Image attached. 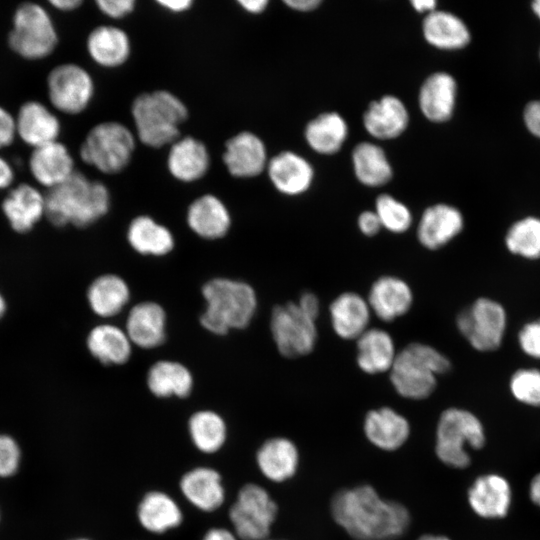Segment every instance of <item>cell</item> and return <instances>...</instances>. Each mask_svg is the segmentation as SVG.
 <instances>
[{"label":"cell","instance_id":"cell-1","mask_svg":"<svg viewBox=\"0 0 540 540\" xmlns=\"http://www.w3.org/2000/svg\"><path fill=\"white\" fill-rule=\"evenodd\" d=\"M335 522L355 540H394L409 527L407 508L380 497L371 485L337 491L331 500Z\"/></svg>","mask_w":540,"mask_h":540},{"label":"cell","instance_id":"cell-2","mask_svg":"<svg viewBox=\"0 0 540 540\" xmlns=\"http://www.w3.org/2000/svg\"><path fill=\"white\" fill-rule=\"evenodd\" d=\"M109 207L107 187L78 171L45 193V217L57 227L90 226L102 218Z\"/></svg>","mask_w":540,"mask_h":540},{"label":"cell","instance_id":"cell-3","mask_svg":"<svg viewBox=\"0 0 540 540\" xmlns=\"http://www.w3.org/2000/svg\"><path fill=\"white\" fill-rule=\"evenodd\" d=\"M206 308L200 316L204 329L224 335L231 329H244L253 320L258 300L248 283L229 278H214L202 288Z\"/></svg>","mask_w":540,"mask_h":540},{"label":"cell","instance_id":"cell-4","mask_svg":"<svg viewBox=\"0 0 540 540\" xmlns=\"http://www.w3.org/2000/svg\"><path fill=\"white\" fill-rule=\"evenodd\" d=\"M137 138L146 146L161 148L180 138V126L188 117L185 104L167 90L138 95L131 108Z\"/></svg>","mask_w":540,"mask_h":540},{"label":"cell","instance_id":"cell-5","mask_svg":"<svg viewBox=\"0 0 540 540\" xmlns=\"http://www.w3.org/2000/svg\"><path fill=\"white\" fill-rule=\"evenodd\" d=\"M450 369L449 358L435 347L412 342L398 351L389 371V378L400 396L411 400H423L435 391L437 377Z\"/></svg>","mask_w":540,"mask_h":540},{"label":"cell","instance_id":"cell-6","mask_svg":"<svg viewBox=\"0 0 540 540\" xmlns=\"http://www.w3.org/2000/svg\"><path fill=\"white\" fill-rule=\"evenodd\" d=\"M487 442L482 420L462 407H448L440 414L435 433V454L444 465L463 470L471 465L469 449L481 450Z\"/></svg>","mask_w":540,"mask_h":540},{"label":"cell","instance_id":"cell-7","mask_svg":"<svg viewBox=\"0 0 540 540\" xmlns=\"http://www.w3.org/2000/svg\"><path fill=\"white\" fill-rule=\"evenodd\" d=\"M7 41L16 55L36 61L53 53L58 44V34L45 7L36 2H23L13 13Z\"/></svg>","mask_w":540,"mask_h":540},{"label":"cell","instance_id":"cell-8","mask_svg":"<svg viewBox=\"0 0 540 540\" xmlns=\"http://www.w3.org/2000/svg\"><path fill=\"white\" fill-rule=\"evenodd\" d=\"M135 136L124 124L105 121L93 126L79 150L86 164L104 174H116L130 163L135 150Z\"/></svg>","mask_w":540,"mask_h":540},{"label":"cell","instance_id":"cell-9","mask_svg":"<svg viewBox=\"0 0 540 540\" xmlns=\"http://www.w3.org/2000/svg\"><path fill=\"white\" fill-rule=\"evenodd\" d=\"M507 322L506 309L500 302L479 297L459 312L456 327L474 350L492 352L502 345Z\"/></svg>","mask_w":540,"mask_h":540},{"label":"cell","instance_id":"cell-10","mask_svg":"<svg viewBox=\"0 0 540 540\" xmlns=\"http://www.w3.org/2000/svg\"><path fill=\"white\" fill-rule=\"evenodd\" d=\"M316 321L297 302L275 306L270 317V331L279 353L286 358L310 354L318 339Z\"/></svg>","mask_w":540,"mask_h":540},{"label":"cell","instance_id":"cell-11","mask_svg":"<svg viewBox=\"0 0 540 540\" xmlns=\"http://www.w3.org/2000/svg\"><path fill=\"white\" fill-rule=\"evenodd\" d=\"M277 504L262 486L245 484L229 509L234 533L241 540H266L277 516Z\"/></svg>","mask_w":540,"mask_h":540},{"label":"cell","instance_id":"cell-12","mask_svg":"<svg viewBox=\"0 0 540 540\" xmlns=\"http://www.w3.org/2000/svg\"><path fill=\"white\" fill-rule=\"evenodd\" d=\"M46 87L52 107L68 115L83 112L94 95L91 75L75 63H62L52 68L46 78Z\"/></svg>","mask_w":540,"mask_h":540},{"label":"cell","instance_id":"cell-13","mask_svg":"<svg viewBox=\"0 0 540 540\" xmlns=\"http://www.w3.org/2000/svg\"><path fill=\"white\" fill-rule=\"evenodd\" d=\"M470 510L483 520L506 518L513 504V489L507 477L497 472L476 476L467 489Z\"/></svg>","mask_w":540,"mask_h":540},{"label":"cell","instance_id":"cell-14","mask_svg":"<svg viewBox=\"0 0 540 540\" xmlns=\"http://www.w3.org/2000/svg\"><path fill=\"white\" fill-rule=\"evenodd\" d=\"M17 137L32 149L58 141L61 123L57 115L38 100L21 104L16 115Z\"/></svg>","mask_w":540,"mask_h":540},{"label":"cell","instance_id":"cell-15","mask_svg":"<svg viewBox=\"0 0 540 540\" xmlns=\"http://www.w3.org/2000/svg\"><path fill=\"white\" fill-rule=\"evenodd\" d=\"M367 301L372 314L384 322H392L409 312L414 295L404 279L383 275L372 283Z\"/></svg>","mask_w":540,"mask_h":540},{"label":"cell","instance_id":"cell-16","mask_svg":"<svg viewBox=\"0 0 540 540\" xmlns=\"http://www.w3.org/2000/svg\"><path fill=\"white\" fill-rule=\"evenodd\" d=\"M28 168L35 182L47 190L63 183L76 171L73 156L59 140L32 149Z\"/></svg>","mask_w":540,"mask_h":540},{"label":"cell","instance_id":"cell-17","mask_svg":"<svg viewBox=\"0 0 540 540\" xmlns=\"http://www.w3.org/2000/svg\"><path fill=\"white\" fill-rule=\"evenodd\" d=\"M1 210L15 232L27 233L45 216V194L34 185L20 183L9 189Z\"/></svg>","mask_w":540,"mask_h":540},{"label":"cell","instance_id":"cell-18","mask_svg":"<svg viewBox=\"0 0 540 540\" xmlns=\"http://www.w3.org/2000/svg\"><path fill=\"white\" fill-rule=\"evenodd\" d=\"M464 226L461 212L448 204L427 207L417 226V239L428 250H438L457 237Z\"/></svg>","mask_w":540,"mask_h":540},{"label":"cell","instance_id":"cell-19","mask_svg":"<svg viewBox=\"0 0 540 540\" xmlns=\"http://www.w3.org/2000/svg\"><path fill=\"white\" fill-rule=\"evenodd\" d=\"M372 311L367 298L346 291L329 305L330 323L334 333L343 340H357L370 326Z\"/></svg>","mask_w":540,"mask_h":540},{"label":"cell","instance_id":"cell-20","mask_svg":"<svg viewBox=\"0 0 540 540\" xmlns=\"http://www.w3.org/2000/svg\"><path fill=\"white\" fill-rule=\"evenodd\" d=\"M223 162L234 177H255L262 173L268 164L266 148L258 136L243 131L225 143Z\"/></svg>","mask_w":540,"mask_h":540},{"label":"cell","instance_id":"cell-21","mask_svg":"<svg viewBox=\"0 0 540 540\" xmlns=\"http://www.w3.org/2000/svg\"><path fill=\"white\" fill-rule=\"evenodd\" d=\"M179 488L184 498L203 512H213L225 501L222 477L212 467L198 466L188 470L181 476Z\"/></svg>","mask_w":540,"mask_h":540},{"label":"cell","instance_id":"cell-22","mask_svg":"<svg viewBox=\"0 0 540 540\" xmlns=\"http://www.w3.org/2000/svg\"><path fill=\"white\" fill-rule=\"evenodd\" d=\"M166 312L152 301L137 303L129 311L125 331L132 342L143 349L160 346L166 338Z\"/></svg>","mask_w":540,"mask_h":540},{"label":"cell","instance_id":"cell-23","mask_svg":"<svg viewBox=\"0 0 540 540\" xmlns=\"http://www.w3.org/2000/svg\"><path fill=\"white\" fill-rule=\"evenodd\" d=\"M210 166L205 144L191 136L178 138L170 145L167 168L181 182H194L202 178Z\"/></svg>","mask_w":540,"mask_h":540},{"label":"cell","instance_id":"cell-24","mask_svg":"<svg viewBox=\"0 0 540 540\" xmlns=\"http://www.w3.org/2000/svg\"><path fill=\"white\" fill-rule=\"evenodd\" d=\"M356 362L369 375L391 370L398 351L393 337L386 330L370 327L356 340Z\"/></svg>","mask_w":540,"mask_h":540},{"label":"cell","instance_id":"cell-25","mask_svg":"<svg viewBox=\"0 0 540 540\" xmlns=\"http://www.w3.org/2000/svg\"><path fill=\"white\" fill-rule=\"evenodd\" d=\"M187 224L199 237L216 240L224 237L231 226V216L221 199L212 194L196 198L188 207Z\"/></svg>","mask_w":540,"mask_h":540},{"label":"cell","instance_id":"cell-26","mask_svg":"<svg viewBox=\"0 0 540 540\" xmlns=\"http://www.w3.org/2000/svg\"><path fill=\"white\" fill-rule=\"evenodd\" d=\"M363 428L367 439L386 451L400 448L410 435L408 420L391 407L370 410L365 416Z\"/></svg>","mask_w":540,"mask_h":540},{"label":"cell","instance_id":"cell-27","mask_svg":"<svg viewBox=\"0 0 540 540\" xmlns=\"http://www.w3.org/2000/svg\"><path fill=\"white\" fill-rule=\"evenodd\" d=\"M136 516L141 527L153 534L166 533L183 522L178 503L160 490H151L143 495L137 505Z\"/></svg>","mask_w":540,"mask_h":540},{"label":"cell","instance_id":"cell-28","mask_svg":"<svg viewBox=\"0 0 540 540\" xmlns=\"http://www.w3.org/2000/svg\"><path fill=\"white\" fill-rule=\"evenodd\" d=\"M409 115L403 102L395 96L386 95L373 101L363 116L367 132L378 139H393L408 126Z\"/></svg>","mask_w":540,"mask_h":540},{"label":"cell","instance_id":"cell-29","mask_svg":"<svg viewBox=\"0 0 540 540\" xmlns=\"http://www.w3.org/2000/svg\"><path fill=\"white\" fill-rule=\"evenodd\" d=\"M268 175L275 188L283 194L294 196L310 187L314 172L303 157L290 152H281L267 164Z\"/></svg>","mask_w":540,"mask_h":540},{"label":"cell","instance_id":"cell-30","mask_svg":"<svg viewBox=\"0 0 540 540\" xmlns=\"http://www.w3.org/2000/svg\"><path fill=\"white\" fill-rule=\"evenodd\" d=\"M260 472L273 482H284L297 471L299 452L296 445L284 437L267 439L256 452Z\"/></svg>","mask_w":540,"mask_h":540},{"label":"cell","instance_id":"cell-31","mask_svg":"<svg viewBox=\"0 0 540 540\" xmlns=\"http://www.w3.org/2000/svg\"><path fill=\"white\" fill-rule=\"evenodd\" d=\"M87 51L91 59L105 68L123 65L130 56L131 44L124 30L115 26H98L88 35Z\"/></svg>","mask_w":540,"mask_h":540},{"label":"cell","instance_id":"cell-32","mask_svg":"<svg viewBox=\"0 0 540 540\" xmlns=\"http://www.w3.org/2000/svg\"><path fill=\"white\" fill-rule=\"evenodd\" d=\"M456 89L450 74L436 72L430 75L419 93V106L424 116L433 122L447 121L453 114Z\"/></svg>","mask_w":540,"mask_h":540},{"label":"cell","instance_id":"cell-33","mask_svg":"<svg viewBox=\"0 0 540 540\" xmlns=\"http://www.w3.org/2000/svg\"><path fill=\"white\" fill-rule=\"evenodd\" d=\"M90 354L105 365H122L132 353V342L125 329L103 323L93 327L87 335Z\"/></svg>","mask_w":540,"mask_h":540},{"label":"cell","instance_id":"cell-34","mask_svg":"<svg viewBox=\"0 0 540 540\" xmlns=\"http://www.w3.org/2000/svg\"><path fill=\"white\" fill-rule=\"evenodd\" d=\"M127 241L137 253L145 256H164L174 248L171 231L148 215H139L129 224Z\"/></svg>","mask_w":540,"mask_h":540},{"label":"cell","instance_id":"cell-35","mask_svg":"<svg viewBox=\"0 0 540 540\" xmlns=\"http://www.w3.org/2000/svg\"><path fill=\"white\" fill-rule=\"evenodd\" d=\"M130 300V288L116 274H104L92 281L87 290L91 310L102 318L118 315Z\"/></svg>","mask_w":540,"mask_h":540},{"label":"cell","instance_id":"cell-36","mask_svg":"<svg viewBox=\"0 0 540 540\" xmlns=\"http://www.w3.org/2000/svg\"><path fill=\"white\" fill-rule=\"evenodd\" d=\"M193 384L190 370L177 361H157L147 373L148 389L158 398H186L190 395Z\"/></svg>","mask_w":540,"mask_h":540},{"label":"cell","instance_id":"cell-37","mask_svg":"<svg viewBox=\"0 0 540 540\" xmlns=\"http://www.w3.org/2000/svg\"><path fill=\"white\" fill-rule=\"evenodd\" d=\"M422 29L426 41L440 49H459L470 40L465 23L447 11L434 10L428 13Z\"/></svg>","mask_w":540,"mask_h":540},{"label":"cell","instance_id":"cell-38","mask_svg":"<svg viewBox=\"0 0 540 540\" xmlns=\"http://www.w3.org/2000/svg\"><path fill=\"white\" fill-rule=\"evenodd\" d=\"M188 433L195 448L204 454L218 452L227 440V425L217 412L204 409L194 412L188 420Z\"/></svg>","mask_w":540,"mask_h":540},{"label":"cell","instance_id":"cell-39","mask_svg":"<svg viewBox=\"0 0 540 540\" xmlns=\"http://www.w3.org/2000/svg\"><path fill=\"white\" fill-rule=\"evenodd\" d=\"M348 134L344 119L335 112L323 113L311 120L305 129L309 146L320 154H334L343 145Z\"/></svg>","mask_w":540,"mask_h":540},{"label":"cell","instance_id":"cell-40","mask_svg":"<svg viewBox=\"0 0 540 540\" xmlns=\"http://www.w3.org/2000/svg\"><path fill=\"white\" fill-rule=\"evenodd\" d=\"M352 162L357 179L364 185L378 187L392 178V168L386 155L375 144L359 143L353 150Z\"/></svg>","mask_w":540,"mask_h":540},{"label":"cell","instance_id":"cell-41","mask_svg":"<svg viewBox=\"0 0 540 540\" xmlns=\"http://www.w3.org/2000/svg\"><path fill=\"white\" fill-rule=\"evenodd\" d=\"M504 243L515 256L540 259V218L527 216L514 222L506 232Z\"/></svg>","mask_w":540,"mask_h":540},{"label":"cell","instance_id":"cell-42","mask_svg":"<svg viewBox=\"0 0 540 540\" xmlns=\"http://www.w3.org/2000/svg\"><path fill=\"white\" fill-rule=\"evenodd\" d=\"M509 391L517 402L540 408V369L525 367L516 370L509 379Z\"/></svg>","mask_w":540,"mask_h":540},{"label":"cell","instance_id":"cell-43","mask_svg":"<svg viewBox=\"0 0 540 540\" xmlns=\"http://www.w3.org/2000/svg\"><path fill=\"white\" fill-rule=\"evenodd\" d=\"M375 212L382 228L392 233H405L412 224V214L408 207L387 194L376 199Z\"/></svg>","mask_w":540,"mask_h":540},{"label":"cell","instance_id":"cell-44","mask_svg":"<svg viewBox=\"0 0 540 540\" xmlns=\"http://www.w3.org/2000/svg\"><path fill=\"white\" fill-rule=\"evenodd\" d=\"M21 462V449L17 441L8 434L0 433V478L15 475Z\"/></svg>","mask_w":540,"mask_h":540},{"label":"cell","instance_id":"cell-45","mask_svg":"<svg viewBox=\"0 0 540 540\" xmlns=\"http://www.w3.org/2000/svg\"><path fill=\"white\" fill-rule=\"evenodd\" d=\"M517 341L525 355L540 360V319L525 323L518 332Z\"/></svg>","mask_w":540,"mask_h":540},{"label":"cell","instance_id":"cell-46","mask_svg":"<svg viewBox=\"0 0 540 540\" xmlns=\"http://www.w3.org/2000/svg\"><path fill=\"white\" fill-rule=\"evenodd\" d=\"M96 4L107 17L120 19L134 10L136 2L134 0H98Z\"/></svg>","mask_w":540,"mask_h":540},{"label":"cell","instance_id":"cell-47","mask_svg":"<svg viewBox=\"0 0 540 540\" xmlns=\"http://www.w3.org/2000/svg\"><path fill=\"white\" fill-rule=\"evenodd\" d=\"M16 138L15 115L0 105V150L12 145Z\"/></svg>","mask_w":540,"mask_h":540},{"label":"cell","instance_id":"cell-48","mask_svg":"<svg viewBox=\"0 0 540 540\" xmlns=\"http://www.w3.org/2000/svg\"><path fill=\"white\" fill-rule=\"evenodd\" d=\"M357 225L360 232L367 237L375 236L382 229L381 222L375 211L362 212L358 217Z\"/></svg>","mask_w":540,"mask_h":540},{"label":"cell","instance_id":"cell-49","mask_svg":"<svg viewBox=\"0 0 540 540\" xmlns=\"http://www.w3.org/2000/svg\"><path fill=\"white\" fill-rule=\"evenodd\" d=\"M524 121L528 130L540 138V100L532 101L526 105Z\"/></svg>","mask_w":540,"mask_h":540},{"label":"cell","instance_id":"cell-50","mask_svg":"<svg viewBox=\"0 0 540 540\" xmlns=\"http://www.w3.org/2000/svg\"><path fill=\"white\" fill-rule=\"evenodd\" d=\"M297 304L304 312L317 320L320 313V302L317 295L306 291L300 295Z\"/></svg>","mask_w":540,"mask_h":540},{"label":"cell","instance_id":"cell-51","mask_svg":"<svg viewBox=\"0 0 540 540\" xmlns=\"http://www.w3.org/2000/svg\"><path fill=\"white\" fill-rule=\"evenodd\" d=\"M15 181V170L12 164L0 155V190L9 189Z\"/></svg>","mask_w":540,"mask_h":540},{"label":"cell","instance_id":"cell-52","mask_svg":"<svg viewBox=\"0 0 540 540\" xmlns=\"http://www.w3.org/2000/svg\"><path fill=\"white\" fill-rule=\"evenodd\" d=\"M201 540H237V536L227 528L212 527L205 532Z\"/></svg>","mask_w":540,"mask_h":540},{"label":"cell","instance_id":"cell-53","mask_svg":"<svg viewBox=\"0 0 540 540\" xmlns=\"http://www.w3.org/2000/svg\"><path fill=\"white\" fill-rule=\"evenodd\" d=\"M157 3L173 13H182L190 9L193 5V1L191 0H161Z\"/></svg>","mask_w":540,"mask_h":540},{"label":"cell","instance_id":"cell-54","mask_svg":"<svg viewBox=\"0 0 540 540\" xmlns=\"http://www.w3.org/2000/svg\"><path fill=\"white\" fill-rule=\"evenodd\" d=\"M528 497L540 509V471L532 476L528 484Z\"/></svg>","mask_w":540,"mask_h":540},{"label":"cell","instance_id":"cell-55","mask_svg":"<svg viewBox=\"0 0 540 540\" xmlns=\"http://www.w3.org/2000/svg\"><path fill=\"white\" fill-rule=\"evenodd\" d=\"M285 4L290 8L298 11H311L316 9L320 4V0H286Z\"/></svg>","mask_w":540,"mask_h":540},{"label":"cell","instance_id":"cell-56","mask_svg":"<svg viewBox=\"0 0 540 540\" xmlns=\"http://www.w3.org/2000/svg\"><path fill=\"white\" fill-rule=\"evenodd\" d=\"M238 3L244 10L253 14L261 13L268 5L266 0H239Z\"/></svg>","mask_w":540,"mask_h":540},{"label":"cell","instance_id":"cell-57","mask_svg":"<svg viewBox=\"0 0 540 540\" xmlns=\"http://www.w3.org/2000/svg\"><path fill=\"white\" fill-rule=\"evenodd\" d=\"M50 5L55 9L69 12L77 9L81 4V0H51L49 1Z\"/></svg>","mask_w":540,"mask_h":540},{"label":"cell","instance_id":"cell-58","mask_svg":"<svg viewBox=\"0 0 540 540\" xmlns=\"http://www.w3.org/2000/svg\"><path fill=\"white\" fill-rule=\"evenodd\" d=\"M413 8L418 12H432L436 6L434 0H413L411 1Z\"/></svg>","mask_w":540,"mask_h":540},{"label":"cell","instance_id":"cell-59","mask_svg":"<svg viewBox=\"0 0 540 540\" xmlns=\"http://www.w3.org/2000/svg\"><path fill=\"white\" fill-rule=\"evenodd\" d=\"M417 540H451V539L445 535L424 534L420 536Z\"/></svg>","mask_w":540,"mask_h":540},{"label":"cell","instance_id":"cell-60","mask_svg":"<svg viewBox=\"0 0 540 540\" xmlns=\"http://www.w3.org/2000/svg\"><path fill=\"white\" fill-rule=\"evenodd\" d=\"M6 311H7V302H6L5 298H4V296L2 295V293L0 292V319L3 318Z\"/></svg>","mask_w":540,"mask_h":540},{"label":"cell","instance_id":"cell-61","mask_svg":"<svg viewBox=\"0 0 540 540\" xmlns=\"http://www.w3.org/2000/svg\"><path fill=\"white\" fill-rule=\"evenodd\" d=\"M532 7L536 15L540 18V0L534 1Z\"/></svg>","mask_w":540,"mask_h":540},{"label":"cell","instance_id":"cell-62","mask_svg":"<svg viewBox=\"0 0 540 540\" xmlns=\"http://www.w3.org/2000/svg\"><path fill=\"white\" fill-rule=\"evenodd\" d=\"M70 540H91V539L85 538V537H78V538H73V539H70Z\"/></svg>","mask_w":540,"mask_h":540}]
</instances>
